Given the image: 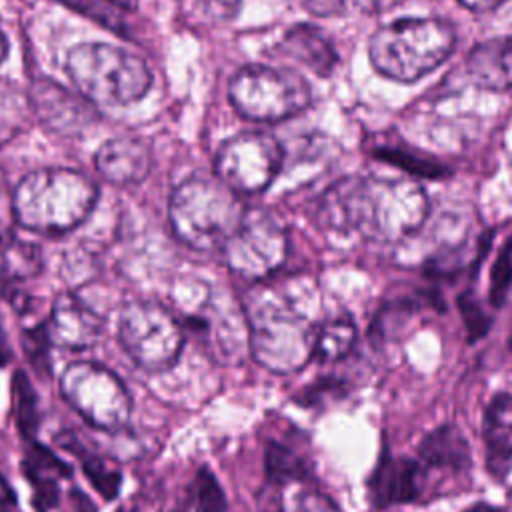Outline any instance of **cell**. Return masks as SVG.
<instances>
[{"label":"cell","instance_id":"obj_1","mask_svg":"<svg viewBox=\"0 0 512 512\" xmlns=\"http://www.w3.org/2000/svg\"><path fill=\"white\" fill-rule=\"evenodd\" d=\"M422 186L410 180L344 178L324 198V212L344 224L382 234H406L426 216Z\"/></svg>","mask_w":512,"mask_h":512},{"label":"cell","instance_id":"obj_2","mask_svg":"<svg viewBox=\"0 0 512 512\" xmlns=\"http://www.w3.org/2000/svg\"><path fill=\"white\" fill-rule=\"evenodd\" d=\"M456 46V28L442 18H398L368 42L372 68L396 82H416L436 70Z\"/></svg>","mask_w":512,"mask_h":512},{"label":"cell","instance_id":"obj_3","mask_svg":"<svg viewBox=\"0 0 512 512\" xmlns=\"http://www.w3.org/2000/svg\"><path fill=\"white\" fill-rule=\"evenodd\" d=\"M64 68L74 88L96 104L126 106L144 98L152 86V72L138 54L106 42L76 44Z\"/></svg>","mask_w":512,"mask_h":512},{"label":"cell","instance_id":"obj_4","mask_svg":"<svg viewBox=\"0 0 512 512\" xmlns=\"http://www.w3.org/2000/svg\"><path fill=\"white\" fill-rule=\"evenodd\" d=\"M98 190L70 168H42L22 178L14 192L16 220L34 230L56 232L76 226L92 210Z\"/></svg>","mask_w":512,"mask_h":512},{"label":"cell","instance_id":"obj_5","mask_svg":"<svg viewBox=\"0 0 512 512\" xmlns=\"http://www.w3.org/2000/svg\"><path fill=\"white\" fill-rule=\"evenodd\" d=\"M228 98L242 118L274 124L302 114L312 104V88L290 68L246 64L230 78Z\"/></svg>","mask_w":512,"mask_h":512},{"label":"cell","instance_id":"obj_6","mask_svg":"<svg viewBox=\"0 0 512 512\" xmlns=\"http://www.w3.org/2000/svg\"><path fill=\"white\" fill-rule=\"evenodd\" d=\"M242 218L240 202L220 180L188 178L170 198L174 232L194 246H210L226 240L238 230Z\"/></svg>","mask_w":512,"mask_h":512},{"label":"cell","instance_id":"obj_7","mask_svg":"<svg viewBox=\"0 0 512 512\" xmlns=\"http://www.w3.org/2000/svg\"><path fill=\"white\" fill-rule=\"evenodd\" d=\"M284 148L276 136L264 130L240 132L228 138L216 152L214 170L232 192L254 194L266 190L280 172Z\"/></svg>","mask_w":512,"mask_h":512},{"label":"cell","instance_id":"obj_8","mask_svg":"<svg viewBox=\"0 0 512 512\" xmlns=\"http://www.w3.org/2000/svg\"><path fill=\"white\" fill-rule=\"evenodd\" d=\"M424 490V464L418 458L392 456L384 444L368 476L366 494L372 508L412 504Z\"/></svg>","mask_w":512,"mask_h":512},{"label":"cell","instance_id":"obj_9","mask_svg":"<svg viewBox=\"0 0 512 512\" xmlns=\"http://www.w3.org/2000/svg\"><path fill=\"white\" fill-rule=\"evenodd\" d=\"M32 110L46 130L74 136L94 122V108L84 96H76L52 80H38L30 90Z\"/></svg>","mask_w":512,"mask_h":512},{"label":"cell","instance_id":"obj_10","mask_svg":"<svg viewBox=\"0 0 512 512\" xmlns=\"http://www.w3.org/2000/svg\"><path fill=\"white\" fill-rule=\"evenodd\" d=\"M94 166L112 184H136L144 180L152 168V150L142 138L116 136L98 148Z\"/></svg>","mask_w":512,"mask_h":512},{"label":"cell","instance_id":"obj_11","mask_svg":"<svg viewBox=\"0 0 512 512\" xmlns=\"http://www.w3.org/2000/svg\"><path fill=\"white\" fill-rule=\"evenodd\" d=\"M278 56L294 60L320 78H328L338 66V52L330 38L312 24L290 26L274 50Z\"/></svg>","mask_w":512,"mask_h":512},{"label":"cell","instance_id":"obj_12","mask_svg":"<svg viewBox=\"0 0 512 512\" xmlns=\"http://www.w3.org/2000/svg\"><path fill=\"white\" fill-rule=\"evenodd\" d=\"M512 396L498 392L484 408L482 438L486 448V468L496 480H504L512 468Z\"/></svg>","mask_w":512,"mask_h":512},{"label":"cell","instance_id":"obj_13","mask_svg":"<svg viewBox=\"0 0 512 512\" xmlns=\"http://www.w3.org/2000/svg\"><path fill=\"white\" fill-rule=\"evenodd\" d=\"M466 72L482 90H512V36L490 38L476 44L466 58Z\"/></svg>","mask_w":512,"mask_h":512},{"label":"cell","instance_id":"obj_14","mask_svg":"<svg viewBox=\"0 0 512 512\" xmlns=\"http://www.w3.org/2000/svg\"><path fill=\"white\" fill-rule=\"evenodd\" d=\"M418 460L428 468H450L464 472L472 466V450L466 434L454 422H444L432 428L418 442Z\"/></svg>","mask_w":512,"mask_h":512},{"label":"cell","instance_id":"obj_15","mask_svg":"<svg viewBox=\"0 0 512 512\" xmlns=\"http://www.w3.org/2000/svg\"><path fill=\"white\" fill-rule=\"evenodd\" d=\"M264 478L270 486H286L290 482H306L312 478V466L292 446L280 440L264 442Z\"/></svg>","mask_w":512,"mask_h":512},{"label":"cell","instance_id":"obj_16","mask_svg":"<svg viewBox=\"0 0 512 512\" xmlns=\"http://www.w3.org/2000/svg\"><path fill=\"white\" fill-rule=\"evenodd\" d=\"M356 342V326L348 316L328 320L312 342L310 356L318 362H336L344 358Z\"/></svg>","mask_w":512,"mask_h":512},{"label":"cell","instance_id":"obj_17","mask_svg":"<svg viewBox=\"0 0 512 512\" xmlns=\"http://www.w3.org/2000/svg\"><path fill=\"white\" fill-rule=\"evenodd\" d=\"M12 402H14V420L20 436L30 442L36 440L38 432V400L24 370H16L12 376Z\"/></svg>","mask_w":512,"mask_h":512},{"label":"cell","instance_id":"obj_18","mask_svg":"<svg viewBox=\"0 0 512 512\" xmlns=\"http://www.w3.org/2000/svg\"><path fill=\"white\" fill-rule=\"evenodd\" d=\"M60 2L96 20L98 24L118 32L124 30L128 16L136 8V0H60Z\"/></svg>","mask_w":512,"mask_h":512},{"label":"cell","instance_id":"obj_19","mask_svg":"<svg viewBox=\"0 0 512 512\" xmlns=\"http://www.w3.org/2000/svg\"><path fill=\"white\" fill-rule=\"evenodd\" d=\"M22 468L30 484L36 480H60L72 476V468L36 440L28 442Z\"/></svg>","mask_w":512,"mask_h":512},{"label":"cell","instance_id":"obj_20","mask_svg":"<svg viewBox=\"0 0 512 512\" xmlns=\"http://www.w3.org/2000/svg\"><path fill=\"white\" fill-rule=\"evenodd\" d=\"M348 380L338 374H322L292 394V402L300 408H318L348 396Z\"/></svg>","mask_w":512,"mask_h":512},{"label":"cell","instance_id":"obj_21","mask_svg":"<svg viewBox=\"0 0 512 512\" xmlns=\"http://www.w3.org/2000/svg\"><path fill=\"white\" fill-rule=\"evenodd\" d=\"M374 156H378L382 162L398 166L400 170H404L416 178L436 180V178H444L446 174H450V170L446 166H442L440 162H436L434 158L418 156V154H414L410 150H402V148H392V146L376 148Z\"/></svg>","mask_w":512,"mask_h":512},{"label":"cell","instance_id":"obj_22","mask_svg":"<svg viewBox=\"0 0 512 512\" xmlns=\"http://www.w3.org/2000/svg\"><path fill=\"white\" fill-rule=\"evenodd\" d=\"M456 308L460 312V318L464 322L466 328V342L470 346H474L476 342H480L482 338L488 336V332L492 330V316L484 310V306L478 302L476 294L472 288L462 290L456 296Z\"/></svg>","mask_w":512,"mask_h":512},{"label":"cell","instance_id":"obj_23","mask_svg":"<svg viewBox=\"0 0 512 512\" xmlns=\"http://www.w3.org/2000/svg\"><path fill=\"white\" fill-rule=\"evenodd\" d=\"M192 498L196 512H228L224 488L208 466L198 468L192 484Z\"/></svg>","mask_w":512,"mask_h":512},{"label":"cell","instance_id":"obj_24","mask_svg":"<svg viewBox=\"0 0 512 512\" xmlns=\"http://www.w3.org/2000/svg\"><path fill=\"white\" fill-rule=\"evenodd\" d=\"M510 286H512V236L504 240L490 268L488 304L494 310H498L506 302Z\"/></svg>","mask_w":512,"mask_h":512},{"label":"cell","instance_id":"obj_25","mask_svg":"<svg viewBox=\"0 0 512 512\" xmlns=\"http://www.w3.org/2000/svg\"><path fill=\"white\" fill-rule=\"evenodd\" d=\"M22 350L40 378L50 376V332L46 324H38L22 332Z\"/></svg>","mask_w":512,"mask_h":512},{"label":"cell","instance_id":"obj_26","mask_svg":"<svg viewBox=\"0 0 512 512\" xmlns=\"http://www.w3.org/2000/svg\"><path fill=\"white\" fill-rule=\"evenodd\" d=\"M82 472L88 478V482L94 486V490L100 492V496L104 500H114L118 496L122 476L118 470L110 468L102 458H98L94 454H84L82 456Z\"/></svg>","mask_w":512,"mask_h":512},{"label":"cell","instance_id":"obj_27","mask_svg":"<svg viewBox=\"0 0 512 512\" xmlns=\"http://www.w3.org/2000/svg\"><path fill=\"white\" fill-rule=\"evenodd\" d=\"M242 0H196L200 14L212 22L232 20L240 10Z\"/></svg>","mask_w":512,"mask_h":512},{"label":"cell","instance_id":"obj_28","mask_svg":"<svg viewBox=\"0 0 512 512\" xmlns=\"http://www.w3.org/2000/svg\"><path fill=\"white\" fill-rule=\"evenodd\" d=\"M34 494H32V506L36 512H50L56 508L60 500L58 480H36L32 482Z\"/></svg>","mask_w":512,"mask_h":512},{"label":"cell","instance_id":"obj_29","mask_svg":"<svg viewBox=\"0 0 512 512\" xmlns=\"http://www.w3.org/2000/svg\"><path fill=\"white\" fill-rule=\"evenodd\" d=\"M304 8L314 16H342L348 14L346 0H304Z\"/></svg>","mask_w":512,"mask_h":512},{"label":"cell","instance_id":"obj_30","mask_svg":"<svg viewBox=\"0 0 512 512\" xmlns=\"http://www.w3.org/2000/svg\"><path fill=\"white\" fill-rule=\"evenodd\" d=\"M400 2L402 0H346V6H348V12H358V14L370 16V14L386 12Z\"/></svg>","mask_w":512,"mask_h":512},{"label":"cell","instance_id":"obj_31","mask_svg":"<svg viewBox=\"0 0 512 512\" xmlns=\"http://www.w3.org/2000/svg\"><path fill=\"white\" fill-rule=\"evenodd\" d=\"M18 498L4 476H0V512H18Z\"/></svg>","mask_w":512,"mask_h":512},{"label":"cell","instance_id":"obj_32","mask_svg":"<svg viewBox=\"0 0 512 512\" xmlns=\"http://www.w3.org/2000/svg\"><path fill=\"white\" fill-rule=\"evenodd\" d=\"M68 498H70V504H72L74 512H98V508L90 500V496L86 492H82L80 488H76V486L70 490Z\"/></svg>","mask_w":512,"mask_h":512},{"label":"cell","instance_id":"obj_33","mask_svg":"<svg viewBox=\"0 0 512 512\" xmlns=\"http://www.w3.org/2000/svg\"><path fill=\"white\" fill-rule=\"evenodd\" d=\"M460 6H464L466 10L470 12H476V14H484V12H490V10H496L498 6H502L506 0H456Z\"/></svg>","mask_w":512,"mask_h":512},{"label":"cell","instance_id":"obj_34","mask_svg":"<svg viewBox=\"0 0 512 512\" xmlns=\"http://www.w3.org/2000/svg\"><path fill=\"white\" fill-rule=\"evenodd\" d=\"M12 356V350H10V344H8V338H6V332L0 324V364H8Z\"/></svg>","mask_w":512,"mask_h":512},{"label":"cell","instance_id":"obj_35","mask_svg":"<svg viewBox=\"0 0 512 512\" xmlns=\"http://www.w3.org/2000/svg\"><path fill=\"white\" fill-rule=\"evenodd\" d=\"M462 512H502L500 508H496L494 504H490V502H484V500H478V502H474V504H470L466 510H462Z\"/></svg>","mask_w":512,"mask_h":512},{"label":"cell","instance_id":"obj_36","mask_svg":"<svg viewBox=\"0 0 512 512\" xmlns=\"http://www.w3.org/2000/svg\"><path fill=\"white\" fill-rule=\"evenodd\" d=\"M8 38H6V34L0 30V64L6 60V56H8Z\"/></svg>","mask_w":512,"mask_h":512},{"label":"cell","instance_id":"obj_37","mask_svg":"<svg viewBox=\"0 0 512 512\" xmlns=\"http://www.w3.org/2000/svg\"><path fill=\"white\" fill-rule=\"evenodd\" d=\"M508 344H510V348H512V328H510V336H508Z\"/></svg>","mask_w":512,"mask_h":512}]
</instances>
